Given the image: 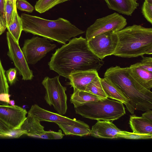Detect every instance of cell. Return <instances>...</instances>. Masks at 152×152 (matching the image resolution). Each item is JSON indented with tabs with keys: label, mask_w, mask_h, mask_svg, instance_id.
<instances>
[{
	"label": "cell",
	"mask_w": 152,
	"mask_h": 152,
	"mask_svg": "<svg viewBox=\"0 0 152 152\" xmlns=\"http://www.w3.org/2000/svg\"><path fill=\"white\" fill-rule=\"evenodd\" d=\"M104 63L89 48L87 40L80 36L56 50L48 65L50 69L59 75L69 79L74 72L94 70L98 71Z\"/></svg>",
	"instance_id": "1"
},
{
	"label": "cell",
	"mask_w": 152,
	"mask_h": 152,
	"mask_svg": "<svg viewBox=\"0 0 152 152\" xmlns=\"http://www.w3.org/2000/svg\"><path fill=\"white\" fill-rule=\"evenodd\" d=\"M128 67L119 66L107 69V77L121 91L128 100L127 109L133 114L135 110L146 111L152 109V92L141 86L131 75Z\"/></svg>",
	"instance_id": "2"
},
{
	"label": "cell",
	"mask_w": 152,
	"mask_h": 152,
	"mask_svg": "<svg viewBox=\"0 0 152 152\" xmlns=\"http://www.w3.org/2000/svg\"><path fill=\"white\" fill-rule=\"evenodd\" d=\"M20 17L23 31L63 45L85 32L62 18L50 20L25 13Z\"/></svg>",
	"instance_id": "3"
},
{
	"label": "cell",
	"mask_w": 152,
	"mask_h": 152,
	"mask_svg": "<svg viewBox=\"0 0 152 152\" xmlns=\"http://www.w3.org/2000/svg\"><path fill=\"white\" fill-rule=\"evenodd\" d=\"M115 32L118 37L115 56L131 58L152 54V28L134 24Z\"/></svg>",
	"instance_id": "4"
},
{
	"label": "cell",
	"mask_w": 152,
	"mask_h": 152,
	"mask_svg": "<svg viewBox=\"0 0 152 152\" xmlns=\"http://www.w3.org/2000/svg\"><path fill=\"white\" fill-rule=\"evenodd\" d=\"M74 108L76 114L84 118L97 120L113 121L126 114L122 103L108 98L86 102Z\"/></svg>",
	"instance_id": "5"
},
{
	"label": "cell",
	"mask_w": 152,
	"mask_h": 152,
	"mask_svg": "<svg viewBox=\"0 0 152 152\" xmlns=\"http://www.w3.org/2000/svg\"><path fill=\"white\" fill-rule=\"evenodd\" d=\"M59 76L52 78L45 77L42 84L45 89L44 99L50 106H53L59 114L63 115L67 111L66 88L63 86L59 80Z\"/></svg>",
	"instance_id": "6"
},
{
	"label": "cell",
	"mask_w": 152,
	"mask_h": 152,
	"mask_svg": "<svg viewBox=\"0 0 152 152\" xmlns=\"http://www.w3.org/2000/svg\"><path fill=\"white\" fill-rule=\"evenodd\" d=\"M56 47L48 39L37 36L26 40L21 50L27 63L34 64Z\"/></svg>",
	"instance_id": "7"
},
{
	"label": "cell",
	"mask_w": 152,
	"mask_h": 152,
	"mask_svg": "<svg viewBox=\"0 0 152 152\" xmlns=\"http://www.w3.org/2000/svg\"><path fill=\"white\" fill-rule=\"evenodd\" d=\"M127 24L126 19L124 17L114 12L97 19L87 28L86 39L89 40L98 34L108 31H118L124 28Z\"/></svg>",
	"instance_id": "8"
},
{
	"label": "cell",
	"mask_w": 152,
	"mask_h": 152,
	"mask_svg": "<svg viewBox=\"0 0 152 152\" xmlns=\"http://www.w3.org/2000/svg\"><path fill=\"white\" fill-rule=\"evenodd\" d=\"M88 46L100 59L113 55L117 47L118 37L115 32L110 31L98 34L87 40Z\"/></svg>",
	"instance_id": "9"
},
{
	"label": "cell",
	"mask_w": 152,
	"mask_h": 152,
	"mask_svg": "<svg viewBox=\"0 0 152 152\" xmlns=\"http://www.w3.org/2000/svg\"><path fill=\"white\" fill-rule=\"evenodd\" d=\"M7 39L8 48L7 55L13 62L20 75L24 80H31L34 76L28 66L18 43L10 33L7 32Z\"/></svg>",
	"instance_id": "10"
},
{
	"label": "cell",
	"mask_w": 152,
	"mask_h": 152,
	"mask_svg": "<svg viewBox=\"0 0 152 152\" xmlns=\"http://www.w3.org/2000/svg\"><path fill=\"white\" fill-rule=\"evenodd\" d=\"M27 113L26 109L18 105H0V119L13 130L20 129Z\"/></svg>",
	"instance_id": "11"
},
{
	"label": "cell",
	"mask_w": 152,
	"mask_h": 152,
	"mask_svg": "<svg viewBox=\"0 0 152 152\" xmlns=\"http://www.w3.org/2000/svg\"><path fill=\"white\" fill-rule=\"evenodd\" d=\"M27 113L40 121L66 122L73 125L79 124L83 121L76 120L75 118L72 119L58 113L49 111L41 107L37 104L33 105Z\"/></svg>",
	"instance_id": "12"
},
{
	"label": "cell",
	"mask_w": 152,
	"mask_h": 152,
	"mask_svg": "<svg viewBox=\"0 0 152 152\" xmlns=\"http://www.w3.org/2000/svg\"><path fill=\"white\" fill-rule=\"evenodd\" d=\"M121 131L112 121L99 120L92 126L90 135L97 138H118V134Z\"/></svg>",
	"instance_id": "13"
},
{
	"label": "cell",
	"mask_w": 152,
	"mask_h": 152,
	"mask_svg": "<svg viewBox=\"0 0 152 152\" xmlns=\"http://www.w3.org/2000/svg\"><path fill=\"white\" fill-rule=\"evenodd\" d=\"M97 71L90 70L77 72L69 76V85L73 88L74 91H85L87 86L97 76Z\"/></svg>",
	"instance_id": "14"
},
{
	"label": "cell",
	"mask_w": 152,
	"mask_h": 152,
	"mask_svg": "<svg viewBox=\"0 0 152 152\" xmlns=\"http://www.w3.org/2000/svg\"><path fill=\"white\" fill-rule=\"evenodd\" d=\"M128 67L129 73L133 78L142 87L150 91L152 88V72L141 68L138 62Z\"/></svg>",
	"instance_id": "15"
},
{
	"label": "cell",
	"mask_w": 152,
	"mask_h": 152,
	"mask_svg": "<svg viewBox=\"0 0 152 152\" xmlns=\"http://www.w3.org/2000/svg\"><path fill=\"white\" fill-rule=\"evenodd\" d=\"M104 0L109 9L128 16H131L139 5L137 0Z\"/></svg>",
	"instance_id": "16"
},
{
	"label": "cell",
	"mask_w": 152,
	"mask_h": 152,
	"mask_svg": "<svg viewBox=\"0 0 152 152\" xmlns=\"http://www.w3.org/2000/svg\"><path fill=\"white\" fill-rule=\"evenodd\" d=\"M63 131L64 135L83 137L90 135L91 129L88 125L83 121L76 125H71L66 122L55 123Z\"/></svg>",
	"instance_id": "17"
},
{
	"label": "cell",
	"mask_w": 152,
	"mask_h": 152,
	"mask_svg": "<svg viewBox=\"0 0 152 152\" xmlns=\"http://www.w3.org/2000/svg\"><path fill=\"white\" fill-rule=\"evenodd\" d=\"M100 82L107 98L120 102L126 106L127 105L128 100L120 90L108 78H100Z\"/></svg>",
	"instance_id": "18"
},
{
	"label": "cell",
	"mask_w": 152,
	"mask_h": 152,
	"mask_svg": "<svg viewBox=\"0 0 152 152\" xmlns=\"http://www.w3.org/2000/svg\"><path fill=\"white\" fill-rule=\"evenodd\" d=\"M129 123L133 132L152 135V122L142 116L130 115Z\"/></svg>",
	"instance_id": "19"
},
{
	"label": "cell",
	"mask_w": 152,
	"mask_h": 152,
	"mask_svg": "<svg viewBox=\"0 0 152 152\" xmlns=\"http://www.w3.org/2000/svg\"><path fill=\"white\" fill-rule=\"evenodd\" d=\"M40 122L35 117L28 114L20 129L25 132L27 135L36 138L37 135L45 131L44 127L40 124Z\"/></svg>",
	"instance_id": "20"
},
{
	"label": "cell",
	"mask_w": 152,
	"mask_h": 152,
	"mask_svg": "<svg viewBox=\"0 0 152 152\" xmlns=\"http://www.w3.org/2000/svg\"><path fill=\"white\" fill-rule=\"evenodd\" d=\"M103 98L85 91L77 90L71 94L70 101L75 107L86 102L96 101Z\"/></svg>",
	"instance_id": "21"
},
{
	"label": "cell",
	"mask_w": 152,
	"mask_h": 152,
	"mask_svg": "<svg viewBox=\"0 0 152 152\" xmlns=\"http://www.w3.org/2000/svg\"><path fill=\"white\" fill-rule=\"evenodd\" d=\"M5 72L0 59V105H8L10 100L9 86Z\"/></svg>",
	"instance_id": "22"
},
{
	"label": "cell",
	"mask_w": 152,
	"mask_h": 152,
	"mask_svg": "<svg viewBox=\"0 0 152 152\" xmlns=\"http://www.w3.org/2000/svg\"><path fill=\"white\" fill-rule=\"evenodd\" d=\"M7 28L8 31L19 43V39L23 29L21 18L18 15L17 11H14L12 19Z\"/></svg>",
	"instance_id": "23"
},
{
	"label": "cell",
	"mask_w": 152,
	"mask_h": 152,
	"mask_svg": "<svg viewBox=\"0 0 152 152\" xmlns=\"http://www.w3.org/2000/svg\"><path fill=\"white\" fill-rule=\"evenodd\" d=\"M85 91L94 94L102 98H107L104 92L99 75L87 86Z\"/></svg>",
	"instance_id": "24"
},
{
	"label": "cell",
	"mask_w": 152,
	"mask_h": 152,
	"mask_svg": "<svg viewBox=\"0 0 152 152\" xmlns=\"http://www.w3.org/2000/svg\"><path fill=\"white\" fill-rule=\"evenodd\" d=\"M70 0H38L34 6L37 12L42 13L48 11L55 6Z\"/></svg>",
	"instance_id": "25"
},
{
	"label": "cell",
	"mask_w": 152,
	"mask_h": 152,
	"mask_svg": "<svg viewBox=\"0 0 152 152\" xmlns=\"http://www.w3.org/2000/svg\"><path fill=\"white\" fill-rule=\"evenodd\" d=\"M118 138L128 139H148L152 138V135L143 134L121 131L118 134Z\"/></svg>",
	"instance_id": "26"
},
{
	"label": "cell",
	"mask_w": 152,
	"mask_h": 152,
	"mask_svg": "<svg viewBox=\"0 0 152 152\" xmlns=\"http://www.w3.org/2000/svg\"><path fill=\"white\" fill-rule=\"evenodd\" d=\"M14 10V8L12 3L9 0H5L4 8V18L7 28L10 25L12 19Z\"/></svg>",
	"instance_id": "27"
},
{
	"label": "cell",
	"mask_w": 152,
	"mask_h": 152,
	"mask_svg": "<svg viewBox=\"0 0 152 152\" xmlns=\"http://www.w3.org/2000/svg\"><path fill=\"white\" fill-rule=\"evenodd\" d=\"M142 12L145 19L152 24V4L144 1L142 7Z\"/></svg>",
	"instance_id": "28"
},
{
	"label": "cell",
	"mask_w": 152,
	"mask_h": 152,
	"mask_svg": "<svg viewBox=\"0 0 152 152\" xmlns=\"http://www.w3.org/2000/svg\"><path fill=\"white\" fill-rule=\"evenodd\" d=\"M16 5L17 9L21 11L32 12L34 9V7L25 0H17Z\"/></svg>",
	"instance_id": "29"
},
{
	"label": "cell",
	"mask_w": 152,
	"mask_h": 152,
	"mask_svg": "<svg viewBox=\"0 0 152 152\" xmlns=\"http://www.w3.org/2000/svg\"><path fill=\"white\" fill-rule=\"evenodd\" d=\"M140 62H138L139 66L143 69L152 72V58L151 57L141 56Z\"/></svg>",
	"instance_id": "30"
},
{
	"label": "cell",
	"mask_w": 152,
	"mask_h": 152,
	"mask_svg": "<svg viewBox=\"0 0 152 152\" xmlns=\"http://www.w3.org/2000/svg\"><path fill=\"white\" fill-rule=\"evenodd\" d=\"M17 70L16 68H10L7 70L5 75L8 83L10 85L14 84L17 80Z\"/></svg>",
	"instance_id": "31"
},
{
	"label": "cell",
	"mask_w": 152,
	"mask_h": 152,
	"mask_svg": "<svg viewBox=\"0 0 152 152\" xmlns=\"http://www.w3.org/2000/svg\"><path fill=\"white\" fill-rule=\"evenodd\" d=\"M5 123L0 119V134L4 135L5 138H8L10 134L12 131Z\"/></svg>",
	"instance_id": "32"
},
{
	"label": "cell",
	"mask_w": 152,
	"mask_h": 152,
	"mask_svg": "<svg viewBox=\"0 0 152 152\" xmlns=\"http://www.w3.org/2000/svg\"><path fill=\"white\" fill-rule=\"evenodd\" d=\"M26 134L25 132L21 129L13 130L9 134L8 138H18Z\"/></svg>",
	"instance_id": "33"
},
{
	"label": "cell",
	"mask_w": 152,
	"mask_h": 152,
	"mask_svg": "<svg viewBox=\"0 0 152 152\" xmlns=\"http://www.w3.org/2000/svg\"><path fill=\"white\" fill-rule=\"evenodd\" d=\"M36 138L45 139H53L51 131H45L44 133L37 136Z\"/></svg>",
	"instance_id": "34"
},
{
	"label": "cell",
	"mask_w": 152,
	"mask_h": 152,
	"mask_svg": "<svg viewBox=\"0 0 152 152\" xmlns=\"http://www.w3.org/2000/svg\"><path fill=\"white\" fill-rule=\"evenodd\" d=\"M5 4V0H0V19L6 23L4 18Z\"/></svg>",
	"instance_id": "35"
},
{
	"label": "cell",
	"mask_w": 152,
	"mask_h": 152,
	"mask_svg": "<svg viewBox=\"0 0 152 152\" xmlns=\"http://www.w3.org/2000/svg\"><path fill=\"white\" fill-rule=\"evenodd\" d=\"M51 134L53 139H61L64 135V134L62 133V131L61 129L59 130L58 132L51 131Z\"/></svg>",
	"instance_id": "36"
},
{
	"label": "cell",
	"mask_w": 152,
	"mask_h": 152,
	"mask_svg": "<svg viewBox=\"0 0 152 152\" xmlns=\"http://www.w3.org/2000/svg\"><path fill=\"white\" fill-rule=\"evenodd\" d=\"M146 111L142 114V117L152 122V111L150 110Z\"/></svg>",
	"instance_id": "37"
},
{
	"label": "cell",
	"mask_w": 152,
	"mask_h": 152,
	"mask_svg": "<svg viewBox=\"0 0 152 152\" xmlns=\"http://www.w3.org/2000/svg\"><path fill=\"white\" fill-rule=\"evenodd\" d=\"M7 26L6 24L0 19V35H1L5 31Z\"/></svg>",
	"instance_id": "38"
},
{
	"label": "cell",
	"mask_w": 152,
	"mask_h": 152,
	"mask_svg": "<svg viewBox=\"0 0 152 152\" xmlns=\"http://www.w3.org/2000/svg\"><path fill=\"white\" fill-rule=\"evenodd\" d=\"M9 0L13 4L14 7V8L15 10H16V11H17V8L16 7V1L17 0Z\"/></svg>",
	"instance_id": "39"
},
{
	"label": "cell",
	"mask_w": 152,
	"mask_h": 152,
	"mask_svg": "<svg viewBox=\"0 0 152 152\" xmlns=\"http://www.w3.org/2000/svg\"><path fill=\"white\" fill-rule=\"evenodd\" d=\"M9 104H10L11 105H15V101L14 100H10Z\"/></svg>",
	"instance_id": "40"
},
{
	"label": "cell",
	"mask_w": 152,
	"mask_h": 152,
	"mask_svg": "<svg viewBox=\"0 0 152 152\" xmlns=\"http://www.w3.org/2000/svg\"><path fill=\"white\" fill-rule=\"evenodd\" d=\"M145 1L148 3L152 4V0H145Z\"/></svg>",
	"instance_id": "41"
},
{
	"label": "cell",
	"mask_w": 152,
	"mask_h": 152,
	"mask_svg": "<svg viewBox=\"0 0 152 152\" xmlns=\"http://www.w3.org/2000/svg\"><path fill=\"white\" fill-rule=\"evenodd\" d=\"M0 137L5 138V136L4 135H3L1 134H0Z\"/></svg>",
	"instance_id": "42"
}]
</instances>
